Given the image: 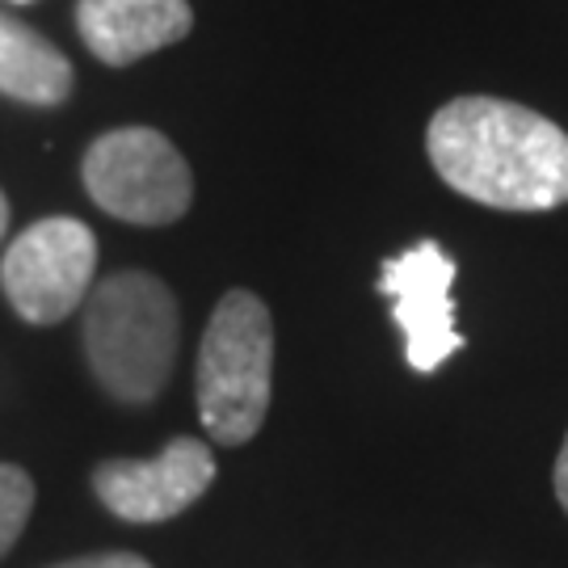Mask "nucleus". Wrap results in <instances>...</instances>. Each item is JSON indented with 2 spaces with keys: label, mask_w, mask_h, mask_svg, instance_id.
<instances>
[{
  "label": "nucleus",
  "mask_w": 568,
  "mask_h": 568,
  "mask_svg": "<svg viewBox=\"0 0 568 568\" xmlns=\"http://www.w3.org/2000/svg\"><path fill=\"white\" fill-rule=\"evenodd\" d=\"M429 164L471 203L493 211H556L568 203V131L501 98H455L429 119Z\"/></svg>",
  "instance_id": "obj_1"
},
{
  "label": "nucleus",
  "mask_w": 568,
  "mask_h": 568,
  "mask_svg": "<svg viewBox=\"0 0 568 568\" xmlns=\"http://www.w3.org/2000/svg\"><path fill=\"white\" fill-rule=\"evenodd\" d=\"M84 354L114 400H156L178 363L173 291L143 270L102 278L84 300Z\"/></svg>",
  "instance_id": "obj_2"
},
{
  "label": "nucleus",
  "mask_w": 568,
  "mask_h": 568,
  "mask_svg": "<svg viewBox=\"0 0 568 568\" xmlns=\"http://www.w3.org/2000/svg\"><path fill=\"white\" fill-rule=\"evenodd\" d=\"M274 387V321L253 291H227L199 345V417L211 443L241 447L265 426Z\"/></svg>",
  "instance_id": "obj_3"
},
{
  "label": "nucleus",
  "mask_w": 568,
  "mask_h": 568,
  "mask_svg": "<svg viewBox=\"0 0 568 568\" xmlns=\"http://www.w3.org/2000/svg\"><path fill=\"white\" fill-rule=\"evenodd\" d=\"M81 178L105 215L143 227L182 220L194 199L185 156L152 126H119L98 135L84 152Z\"/></svg>",
  "instance_id": "obj_4"
},
{
  "label": "nucleus",
  "mask_w": 568,
  "mask_h": 568,
  "mask_svg": "<svg viewBox=\"0 0 568 568\" xmlns=\"http://www.w3.org/2000/svg\"><path fill=\"white\" fill-rule=\"evenodd\" d=\"M98 274V236L93 227L68 215H51L21 232L4 248L0 286L21 321L60 325L89 300Z\"/></svg>",
  "instance_id": "obj_5"
},
{
  "label": "nucleus",
  "mask_w": 568,
  "mask_h": 568,
  "mask_svg": "<svg viewBox=\"0 0 568 568\" xmlns=\"http://www.w3.org/2000/svg\"><path fill=\"white\" fill-rule=\"evenodd\" d=\"M379 291L396 307V325L405 328V358L413 371H438L464 345L455 328V262L443 244L417 241L400 257L384 262Z\"/></svg>",
  "instance_id": "obj_6"
},
{
  "label": "nucleus",
  "mask_w": 568,
  "mask_h": 568,
  "mask_svg": "<svg viewBox=\"0 0 568 568\" xmlns=\"http://www.w3.org/2000/svg\"><path fill=\"white\" fill-rule=\"evenodd\" d=\"M215 480V455L203 438H173L156 459H105L93 493L122 523H169Z\"/></svg>",
  "instance_id": "obj_7"
},
{
  "label": "nucleus",
  "mask_w": 568,
  "mask_h": 568,
  "mask_svg": "<svg viewBox=\"0 0 568 568\" xmlns=\"http://www.w3.org/2000/svg\"><path fill=\"white\" fill-rule=\"evenodd\" d=\"M84 47L110 68L143 60L194 30L190 0H77Z\"/></svg>",
  "instance_id": "obj_8"
},
{
  "label": "nucleus",
  "mask_w": 568,
  "mask_h": 568,
  "mask_svg": "<svg viewBox=\"0 0 568 568\" xmlns=\"http://www.w3.org/2000/svg\"><path fill=\"white\" fill-rule=\"evenodd\" d=\"M72 63L26 21L0 13V93L26 105H60L72 93Z\"/></svg>",
  "instance_id": "obj_9"
},
{
  "label": "nucleus",
  "mask_w": 568,
  "mask_h": 568,
  "mask_svg": "<svg viewBox=\"0 0 568 568\" xmlns=\"http://www.w3.org/2000/svg\"><path fill=\"white\" fill-rule=\"evenodd\" d=\"M34 509V480L26 467L0 464V556L21 539Z\"/></svg>",
  "instance_id": "obj_10"
},
{
  "label": "nucleus",
  "mask_w": 568,
  "mask_h": 568,
  "mask_svg": "<svg viewBox=\"0 0 568 568\" xmlns=\"http://www.w3.org/2000/svg\"><path fill=\"white\" fill-rule=\"evenodd\" d=\"M51 568H152L143 556H131V551H102V556H81V560H63V565Z\"/></svg>",
  "instance_id": "obj_11"
},
{
  "label": "nucleus",
  "mask_w": 568,
  "mask_h": 568,
  "mask_svg": "<svg viewBox=\"0 0 568 568\" xmlns=\"http://www.w3.org/2000/svg\"><path fill=\"white\" fill-rule=\"evenodd\" d=\"M551 485H556V497H560V506L568 509V438H565V447H560L556 471H551Z\"/></svg>",
  "instance_id": "obj_12"
},
{
  "label": "nucleus",
  "mask_w": 568,
  "mask_h": 568,
  "mask_svg": "<svg viewBox=\"0 0 568 568\" xmlns=\"http://www.w3.org/2000/svg\"><path fill=\"white\" fill-rule=\"evenodd\" d=\"M4 227H9V199H4V190H0V241H4Z\"/></svg>",
  "instance_id": "obj_13"
},
{
  "label": "nucleus",
  "mask_w": 568,
  "mask_h": 568,
  "mask_svg": "<svg viewBox=\"0 0 568 568\" xmlns=\"http://www.w3.org/2000/svg\"><path fill=\"white\" fill-rule=\"evenodd\" d=\"M18 4H30V0H18Z\"/></svg>",
  "instance_id": "obj_14"
}]
</instances>
